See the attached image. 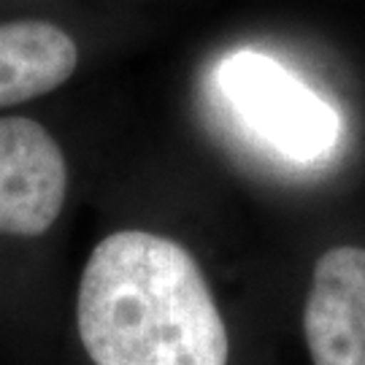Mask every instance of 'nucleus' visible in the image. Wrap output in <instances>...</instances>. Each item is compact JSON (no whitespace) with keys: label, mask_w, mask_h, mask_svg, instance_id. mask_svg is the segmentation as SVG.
Listing matches in <instances>:
<instances>
[{"label":"nucleus","mask_w":365,"mask_h":365,"mask_svg":"<svg viewBox=\"0 0 365 365\" xmlns=\"http://www.w3.org/2000/svg\"><path fill=\"white\" fill-rule=\"evenodd\" d=\"M92 365H227L230 341L190 249L149 230H117L92 249L76 295Z\"/></svg>","instance_id":"nucleus-1"},{"label":"nucleus","mask_w":365,"mask_h":365,"mask_svg":"<svg viewBox=\"0 0 365 365\" xmlns=\"http://www.w3.org/2000/svg\"><path fill=\"white\" fill-rule=\"evenodd\" d=\"M220 90L244 125L284 157L312 163L341 135L336 108L284 66L260 52H235L220 66Z\"/></svg>","instance_id":"nucleus-2"},{"label":"nucleus","mask_w":365,"mask_h":365,"mask_svg":"<svg viewBox=\"0 0 365 365\" xmlns=\"http://www.w3.org/2000/svg\"><path fill=\"white\" fill-rule=\"evenodd\" d=\"M68 163L54 135L27 117H0V233L36 238L60 220Z\"/></svg>","instance_id":"nucleus-3"},{"label":"nucleus","mask_w":365,"mask_h":365,"mask_svg":"<svg viewBox=\"0 0 365 365\" xmlns=\"http://www.w3.org/2000/svg\"><path fill=\"white\" fill-rule=\"evenodd\" d=\"M303 333L314 365H365V247H333L314 262Z\"/></svg>","instance_id":"nucleus-4"},{"label":"nucleus","mask_w":365,"mask_h":365,"mask_svg":"<svg viewBox=\"0 0 365 365\" xmlns=\"http://www.w3.org/2000/svg\"><path fill=\"white\" fill-rule=\"evenodd\" d=\"M78 46L43 19L0 22V108L49 95L73 76Z\"/></svg>","instance_id":"nucleus-5"}]
</instances>
